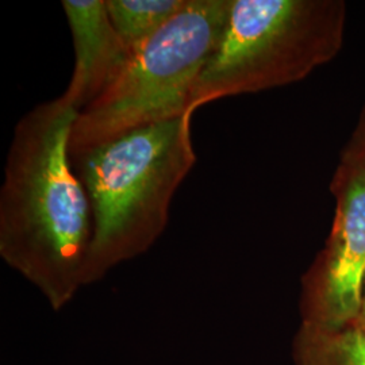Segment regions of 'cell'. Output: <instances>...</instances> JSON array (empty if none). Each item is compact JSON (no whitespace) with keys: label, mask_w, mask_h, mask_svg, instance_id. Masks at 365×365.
<instances>
[{"label":"cell","mask_w":365,"mask_h":365,"mask_svg":"<svg viewBox=\"0 0 365 365\" xmlns=\"http://www.w3.org/2000/svg\"><path fill=\"white\" fill-rule=\"evenodd\" d=\"M341 163L365 164V107L349 143L342 152Z\"/></svg>","instance_id":"9c48e42d"},{"label":"cell","mask_w":365,"mask_h":365,"mask_svg":"<svg viewBox=\"0 0 365 365\" xmlns=\"http://www.w3.org/2000/svg\"><path fill=\"white\" fill-rule=\"evenodd\" d=\"M356 327H360L361 330L365 331V274L364 280H363V289H361V304H360V313L357 317V321L354 324Z\"/></svg>","instance_id":"30bf717a"},{"label":"cell","mask_w":365,"mask_h":365,"mask_svg":"<svg viewBox=\"0 0 365 365\" xmlns=\"http://www.w3.org/2000/svg\"><path fill=\"white\" fill-rule=\"evenodd\" d=\"M78 113L58 96L18 120L0 188V257L60 312L84 287L88 195L69 156Z\"/></svg>","instance_id":"6da1fadb"},{"label":"cell","mask_w":365,"mask_h":365,"mask_svg":"<svg viewBox=\"0 0 365 365\" xmlns=\"http://www.w3.org/2000/svg\"><path fill=\"white\" fill-rule=\"evenodd\" d=\"M75 48V66L60 96L76 113L96 101L130 60V49L113 26L106 0H63Z\"/></svg>","instance_id":"8992f818"},{"label":"cell","mask_w":365,"mask_h":365,"mask_svg":"<svg viewBox=\"0 0 365 365\" xmlns=\"http://www.w3.org/2000/svg\"><path fill=\"white\" fill-rule=\"evenodd\" d=\"M336 215L327 248L306 280V327L356 324L365 274V164L339 163L331 182Z\"/></svg>","instance_id":"5b68a950"},{"label":"cell","mask_w":365,"mask_h":365,"mask_svg":"<svg viewBox=\"0 0 365 365\" xmlns=\"http://www.w3.org/2000/svg\"><path fill=\"white\" fill-rule=\"evenodd\" d=\"M230 4L232 0H187L133 52L105 92L78 113L69 156L128 131L194 114L191 93L221 41Z\"/></svg>","instance_id":"277c9868"},{"label":"cell","mask_w":365,"mask_h":365,"mask_svg":"<svg viewBox=\"0 0 365 365\" xmlns=\"http://www.w3.org/2000/svg\"><path fill=\"white\" fill-rule=\"evenodd\" d=\"M192 117L143 126L71 156L91 207L84 287L144 255L164 233L172 199L196 163Z\"/></svg>","instance_id":"7a4b0ae2"},{"label":"cell","mask_w":365,"mask_h":365,"mask_svg":"<svg viewBox=\"0 0 365 365\" xmlns=\"http://www.w3.org/2000/svg\"><path fill=\"white\" fill-rule=\"evenodd\" d=\"M298 360L299 365H365V331L354 324L336 330L303 325Z\"/></svg>","instance_id":"ba28073f"},{"label":"cell","mask_w":365,"mask_h":365,"mask_svg":"<svg viewBox=\"0 0 365 365\" xmlns=\"http://www.w3.org/2000/svg\"><path fill=\"white\" fill-rule=\"evenodd\" d=\"M187 0H106L110 21L134 52L184 7Z\"/></svg>","instance_id":"52a82bcc"},{"label":"cell","mask_w":365,"mask_h":365,"mask_svg":"<svg viewBox=\"0 0 365 365\" xmlns=\"http://www.w3.org/2000/svg\"><path fill=\"white\" fill-rule=\"evenodd\" d=\"M345 19L342 0H232L221 41L196 80L190 110L309 76L337 56Z\"/></svg>","instance_id":"3957f363"}]
</instances>
